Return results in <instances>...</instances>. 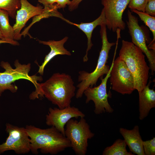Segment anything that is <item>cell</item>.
Instances as JSON below:
<instances>
[{"instance_id":"obj_10","label":"cell","mask_w":155,"mask_h":155,"mask_svg":"<svg viewBox=\"0 0 155 155\" xmlns=\"http://www.w3.org/2000/svg\"><path fill=\"white\" fill-rule=\"evenodd\" d=\"M130 0H101L103 6L106 25L110 31L123 30L126 24L123 20V13Z\"/></svg>"},{"instance_id":"obj_5","label":"cell","mask_w":155,"mask_h":155,"mask_svg":"<svg viewBox=\"0 0 155 155\" xmlns=\"http://www.w3.org/2000/svg\"><path fill=\"white\" fill-rule=\"evenodd\" d=\"M66 125L65 135L70 142L71 148L76 154L85 155L88 140L95 135L90 130L89 125L84 118H80L79 121L72 118Z\"/></svg>"},{"instance_id":"obj_23","label":"cell","mask_w":155,"mask_h":155,"mask_svg":"<svg viewBox=\"0 0 155 155\" xmlns=\"http://www.w3.org/2000/svg\"><path fill=\"white\" fill-rule=\"evenodd\" d=\"M143 150L145 155H155V137L143 141Z\"/></svg>"},{"instance_id":"obj_1","label":"cell","mask_w":155,"mask_h":155,"mask_svg":"<svg viewBox=\"0 0 155 155\" xmlns=\"http://www.w3.org/2000/svg\"><path fill=\"white\" fill-rule=\"evenodd\" d=\"M35 87L30 99L45 97L61 109L71 106V99L75 95L74 82L71 76L65 73H54L45 82L38 83Z\"/></svg>"},{"instance_id":"obj_2","label":"cell","mask_w":155,"mask_h":155,"mask_svg":"<svg viewBox=\"0 0 155 155\" xmlns=\"http://www.w3.org/2000/svg\"><path fill=\"white\" fill-rule=\"evenodd\" d=\"M25 128L30 138V151L34 154H38L40 149L42 154L55 155L71 148L69 140L53 127L43 129L27 125Z\"/></svg>"},{"instance_id":"obj_11","label":"cell","mask_w":155,"mask_h":155,"mask_svg":"<svg viewBox=\"0 0 155 155\" xmlns=\"http://www.w3.org/2000/svg\"><path fill=\"white\" fill-rule=\"evenodd\" d=\"M128 20L126 22L132 42L139 48L146 55L149 63L151 74L155 71V50H150L146 44L147 39L144 32L138 24L137 18L131 11L127 12Z\"/></svg>"},{"instance_id":"obj_29","label":"cell","mask_w":155,"mask_h":155,"mask_svg":"<svg viewBox=\"0 0 155 155\" xmlns=\"http://www.w3.org/2000/svg\"><path fill=\"white\" fill-rule=\"evenodd\" d=\"M8 43V42L7 41H6L3 40H0V44H2V43Z\"/></svg>"},{"instance_id":"obj_17","label":"cell","mask_w":155,"mask_h":155,"mask_svg":"<svg viewBox=\"0 0 155 155\" xmlns=\"http://www.w3.org/2000/svg\"><path fill=\"white\" fill-rule=\"evenodd\" d=\"M67 22L75 26L82 30L86 35L87 38V47L86 54L83 58L84 62H87L88 60V52L91 49L93 45L91 38L92 34L94 30L98 26H100L103 24H106V20L104 12L103 9H102L99 16L93 21L89 23H82L77 24L67 20Z\"/></svg>"},{"instance_id":"obj_7","label":"cell","mask_w":155,"mask_h":155,"mask_svg":"<svg viewBox=\"0 0 155 155\" xmlns=\"http://www.w3.org/2000/svg\"><path fill=\"white\" fill-rule=\"evenodd\" d=\"M8 134L6 141L0 144V155L5 152L13 150L17 154H24L30 151V138L25 127L9 123L5 125Z\"/></svg>"},{"instance_id":"obj_30","label":"cell","mask_w":155,"mask_h":155,"mask_svg":"<svg viewBox=\"0 0 155 155\" xmlns=\"http://www.w3.org/2000/svg\"><path fill=\"white\" fill-rule=\"evenodd\" d=\"M1 39V40H5L3 38V36L1 34V31H0V40Z\"/></svg>"},{"instance_id":"obj_18","label":"cell","mask_w":155,"mask_h":155,"mask_svg":"<svg viewBox=\"0 0 155 155\" xmlns=\"http://www.w3.org/2000/svg\"><path fill=\"white\" fill-rule=\"evenodd\" d=\"M9 16L6 11L0 9V30L4 39L8 43L18 45V42L14 40V30L9 23Z\"/></svg>"},{"instance_id":"obj_16","label":"cell","mask_w":155,"mask_h":155,"mask_svg":"<svg viewBox=\"0 0 155 155\" xmlns=\"http://www.w3.org/2000/svg\"><path fill=\"white\" fill-rule=\"evenodd\" d=\"M150 81L140 92L139 96V119L143 120L149 115L150 110L155 108V91L150 88Z\"/></svg>"},{"instance_id":"obj_31","label":"cell","mask_w":155,"mask_h":155,"mask_svg":"<svg viewBox=\"0 0 155 155\" xmlns=\"http://www.w3.org/2000/svg\"><path fill=\"white\" fill-rule=\"evenodd\" d=\"M1 73H0V74H1Z\"/></svg>"},{"instance_id":"obj_19","label":"cell","mask_w":155,"mask_h":155,"mask_svg":"<svg viewBox=\"0 0 155 155\" xmlns=\"http://www.w3.org/2000/svg\"><path fill=\"white\" fill-rule=\"evenodd\" d=\"M58 9L56 6L55 3L50 6L44 7L42 13L39 15L34 17L31 24L21 33V36L23 35L25 36L26 34H28L30 37H31L28 33L29 29L34 23L43 18L51 16H55L60 18L65 21L66 19L65 18L62 14L58 11Z\"/></svg>"},{"instance_id":"obj_22","label":"cell","mask_w":155,"mask_h":155,"mask_svg":"<svg viewBox=\"0 0 155 155\" xmlns=\"http://www.w3.org/2000/svg\"><path fill=\"white\" fill-rule=\"evenodd\" d=\"M20 7V0H0V9L6 11L13 18H15L16 11Z\"/></svg>"},{"instance_id":"obj_15","label":"cell","mask_w":155,"mask_h":155,"mask_svg":"<svg viewBox=\"0 0 155 155\" xmlns=\"http://www.w3.org/2000/svg\"><path fill=\"white\" fill-rule=\"evenodd\" d=\"M68 38V37L66 36L58 41L49 40L44 41L38 40L40 43L48 45L51 48L50 51L46 56L44 62L40 66H39L38 73L41 75H43L44 69L46 65L55 56L58 55H71L70 52L64 47V44Z\"/></svg>"},{"instance_id":"obj_9","label":"cell","mask_w":155,"mask_h":155,"mask_svg":"<svg viewBox=\"0 0 155 155\" xmlns=\"http://www.w3.org/2000/svg\"><path fill=\"white\" fill-rule=\"evenodd\" d=\"M113 59L108 73L104 78H101V84L96 87H88L84 92L83 94L86 97V103L87 104L91 100L94 102V112L96 115L105 112L112 113L114 111L108 102L109 96L106 90L107 82L110 75L114 61Z\"/></svg>"},{"instance_id":"obj_21","label":"cell","mask_w":155,"mask_h":155,"mask_svg":"<svg viewBox=\"0 0 155 155\" xmlns=\"http://www.w3.org/2000/svg\"><path fill=\"white\" fill-rule=\"evenodd\" d=\"M138 15L140 18L149 28L153 35V39L147 46L148 49L155 50V17L151 16L145 12L138 11L135 9L131 10Z\"/></svg>"},{"instance_id":"obj_6","label":"cell","mask_w":155,"mask_h":155,"mask_svg":"<svg viewBox=\"0 0 155 155\" xmlns=\"http://www.w3.org/2000/svg\"><path fill=\"white\" fill-rule=\"evenodd\" d=\"M14 65L15 67L14 69L8 62L2 61L1 63V66L5 71L0 75V96L6 90H9L13 93L16 92L18 88L11 84L16 80L22 79L28 80L32 82L35 87L38 84V81L42 80L41 76L29 75L31 68L30 63L22 64L18 60H16Z\"/></svg>"},{"instance_id":"obj_8","label":"cell","mask_w":155,"mask_h":155,"mask_svg":"<svg viewBox=\"0 0 155 155\" xmlns=\"http://www.w3.org/2000/svg\"><path fill=\"white\" fill-rule=\"evenodd\" d=\"M109 78L112 89L119 93L130 94L135 90L132 75L119 57L114 61Z\"/></svg>"},{"instance_id":"obj_20","label":"cell","mask_w":155,"mask_h":155,"mask_svg":"<svg viewBox=\"0 0 155 155\" xmlns=\"http://www.w3.org/2000/svg\"><path fill=\"white\" fill-rule=\"evenodd\" d=\"M127 145L124 140L117 139L111 146L105 148L102 155H134L131 152H128Z\"/></svg>"},{"instance_id":"obj_28","label":"cell","mask_w":155,"mask_h":155,"mask_svg":"<svg viewBox=\"0 0 155 155\" xmlns=\"http://www.w3.org/2000/svg\"><path fill=\"white\" fill-rule=\"evenodd\" d=\"M56 0H38V2L42 4L44 7L52 6L56 3Z\"/></svg>"},{"instance_id":"obj_24","label":"cell","mask_w":155,"mask_h":155,"mask_svg":"<svg viewBox=\"0 0 155 155\" xmlns=\"http://www.w3.org/2000/svg\"><path fill=\"white\" fill-rule=\"evenodd\" d=\"M148 0H130L128 7L131 10L135 9L145 12V9Z\"/></svg>"},{"instance_id":"obj_4","label":"cell","mask_w":155,"mask_h":155,"mask_svg":"<svg viewBox=\"0 0 155 155\" xmlns=\"http://www.w3.org/2000/svg\"><path fill=\"white\" fill-rule=\"evenodd\" d=\"M100 26V33L102 46L97 64L95 69L91 73L85 71H79L78 80L80 83L77 86L78 89L75 95L77 99L82 96L84 92L86 89L95 86L98 79L102 78L104 75H106L110 69L109 66L106 64L108 58L109 51L115 43L110 42L108 41L105 24H103Z\"/></svg>"},{"instance_id":"obj_26","label":"cell","mask_w":155,"mask_h":155,"mask_svg":"<svg viewBox=\"0 0 155 155\" xmlns=\"http://www.w3.org/2000/svg\"><path fill=\"white\" fill-rule=\"evenodd\" d=\"M70 2V0H56L55 5L58 9L64 8L69 5Z\"/></svg>"},{"instance_id":"obj_25","label":"cell","mask_w":155,"mask_h":155,"mask_svg":"<svg viewBox=\"0 0 155 155\" xmlns=\"http://www.w3.org/2000/svg\"><path fill=\"white\" fill-rule=\"evenodd\" d=\"M145 12L153 17L155 16V0H148L145 9Z\"/></svg>"},{"instance_id":"obj_14","label":"cell","mask_w":155,"mask_h":155,"mask_svg":"<svg viewBox=\"0 0 155 155\" xmlns=\"http://www.w3.org/2000/svg\"><path fill=\"white\" fill-rule=\"evenodd\" d=\"M119 132L130 152L134 154L145 155L143 148V141L140 133L138 125H135L131 130L121 127Z\"/></svg>"},{"instance_id":"obj_3","label":"cell","mask_w":155,"mask_h":155,"mask_svg":"<svg viewBox=\"0 0 155 155\" xmlns=\"http://www.w3.org/2000/svg\"><path fill=\"white\" fill-rule=\"evenodd\" d=\"M119 56L132 75L135 89L141 91L147 84L150 69L143 52L132 42L123 40Z\"/></svg>"},{"instance_id":"obj_27","label":"cell","mask_w":155,"mask_h":155,"mask_svg":"<svg viewBox=\"0 0 155 155\" xmlns=\"http://www.w3.org/2000/svg\"><path fill=\"white\" fill-rule=\"evenodd\" d=\"M83 0H72L68 5L69 11H72L76 9L79 4Z\"/></svg>"},{"instance_id":"obj_12","label":"cell","mask_w":155,"mask_h":155,"mask_svg":"<svg viewBox=\"0 0 155 155\" xmlns=\"http://www.w3.org/2000/svg\"><path fill=\"white\" fill-rule=\"evenodd\" d=\"M85 117L83 112L74 106H70L62 109L50 107L46 115V123L47 125L54 127L65 135V126L69 120Z\"/></svg>"},{"instance_id":"obj_13","label":"cell","mask_w":155,"mask_h":155,"mask_svg":"<svg viewBox=\"0 0 155 155\" xmlns=\"http://www.w3.org/2000/svg\"><path fill=\"white\" fill-rule=\"evenodd\" d=\"M21 7L17 10L16 16V23L13 26L14 30V40L21 39L22 29L26 23L31 18L42 13L44 8L40 5L34 6L27 0H20Z\"/></svg>"}]
</instances>
